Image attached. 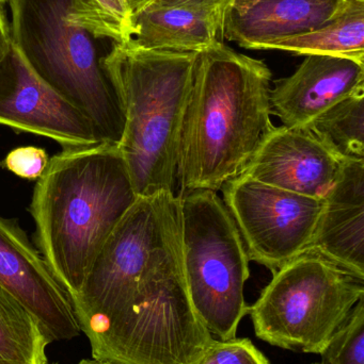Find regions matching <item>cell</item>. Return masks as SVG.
Segmentation results:
<instances>
[{
  "mask_svg": "<svg viewBox=\"0 0 364 364\" xmlns=\"http://www.w3.org/2000/svg\"><path fill=\"white\" fill-rule=\"evenodd\" d=\"M344 6L345 0H258L244 10H227L224 38L266 50L274 43L320 29Z\"/></svg>",
  "mask_w": 364,
  "mask_h": 364,
  "instance_id": "14",
  "label": "cell"
},
{
  "mask_svg": "<svg viewBox=\"0 0 364 364\" xmlns=\"http://www.w3.org/2000/svg\"><path fill=\"white\" fill-rule=\"evenodd\" d=\"M321 355L322 364H364V299L355 306Z\"/></svg>",
  "mask_w": 364,
  "mask_h": 364,
  "instance_id": "19",
  "label": "cell"
},
{
  "mask_svg": "<svg viewBox=\"0 0 364 364\" xmlns=\"http://www.w3.org/2000/svg\"><path fill=\"white\" fill-rule=\"evenodd\" d=\"M198 53L115 43L104 60L125 111L120 151L137 196L177 194V155Z\"/></svg>",
  "mask_w": 364,
  "mask_h": 364,
  "instance_id": "5",
  "label": "cell"
},
{
  "mask_svg": "<svg viewBox=\"0 0 364 364\" xmlns=\"http://www.w3.org/2000/svg\"><path fill=\"white\" fill-rule=\"evenodd\" d=\"M226 6L147 8L132 15L130 42L152 50L200 53L224 38Z\"/></svg>",
  "mask_w": 364,
  "mask_h": 364,
  "instance_id": "15",
  "label": "cell"
},
{
  "mask_svg": "<svg viewBox=\"0 0 364 364\" xmlns=\"http://www.w3.org/2000/svg\"><path fill=\"white\" fill-rule=\"evenodd\" d=\"M199 364H271L249 339L215 340Z\"/></svg>",
  "mask_w": 364,
  "mask_h": 364,
  "instance_id": "20",
  "label": "cell"
},
{
  "mask_svg": "<svg viewBox=\"0 0 364 364\" xmlns=\"http://www.w3.org/2000/svg\"><path fill=\"white\" fill-rule=\"evenodd\" d=\"M273 275L248 314L256 337L284 350L322 354L364 297V280L310 252Z\"/></svg>",
  "mask_w": 364,
  "mask_h": 364,
  "instance_id": "7",
  "label": "cell"
},
{
  "mask_svg": "<svg viewBox=\"0 0 364 364\" xmlns=\"http://www.w3.org/2000/svg\"><path fill=\"white\" fill-rule=\"evenodd\" d=\"M364 93V63L326 55H306L296 72L269 92L271 113L288 128H307L318 115Z\"/></svg>",
  "mask_w": 364,
  "mask_h": 364,
  "instance_id": "12",
  "label": "cell"
},
{
  "mask_svg": "<svg viewBox=\"0 0 364 364\" xmlns=\"http://www.w3.org/2000/svg\"><path fill=\"white\" fill-rule=\"evenodd\" d=\"M48 156L44 149L34 146L19 147L8 154L4 166L21 178L38 179L48 164Z\"/></svg>",
  "mask_w": 364,
  "mask_h": 364,
  "instance_id": "22",
  "label": "cell"
},
{
  "mask_svg": "<svg viewBox=\"0 0 364 364\" xmlns=\"http://www.w3.org/2000/svg\"><path fill=\"white\" fill-rule=\"evenodd\" d=\"M0 289L30 312L51 343L80 335L70 295L25 231L1 215Z\"/></svg>",
  "mask_w": 364,
  "mask_h": 364,
  "instance_id": "10",
  "label": "cell"
},
{
  "mask_svg": "<svg viewBox=\"0 0 364 364\" xmlns=\"http://www.w3.org/2000/svg\"><path fill=\"white\" fill-rule=\"evenodd\" d=\"M266 50L335 55L364 63V0H345L343 10L320 29L274 43Z\"/></svg>",
  "mask_w": 364,
  "mask_h": 364,
  "instance_id": "16",
  "label": "cell"
},
{
  "mask_svg": "<svg viewBox=\"0 0 364 364\" xmlns=\"http://www.w3.org/2000/svg\"><path fill=\"white\" fill-rule=\"evenodd\" d=\"M12 45L10 28L6 23L4 15L0 11V61L4 59Z\"/></svg>",
  "mask_w": 364,
  "mask_h": 364,
  "instance_id": "24",
  "label": "cell"
},
{
  "mask_svg": "<svg viewBox=\"0 0 364 364\" xmlns=\"http://www.w3.org/2000/svg\"><path fill=\"white\" fill-rule=\"evenodd\" d=\"M307 128L341 159L364 160V93L338 102Z\"/></svg>",
  "mask_w": 364,
  "mask_h": 364,
  "instance_id": "18",
  "label": "cell"
},
{
  "mask_svg": "<svg viewBox=\"0 0 364 364\" xmlns=\"http://www.w3.org/2000/svg\"><path fill=\"white\" fill-rule=\"evenodd\" d=\"M137 199L117 145L63 149L49 160L30 212L41 254L72 301L103 244Z\"/></svg>",
  "mask_w": 364,
  "mask_h": 364,
  "instance_id": "3",
  "label": "cell"
},
{
  "mask_svg": "<svg viewBox=\"0 0 364 364\" xmlns=\"http://www.w3.org/2000/svg\"><path fill=\"white\" fill-rule=\"evenodd\" d=\"M220 190L250 260L274 273L309 248L324 198L274 188L244 175Z\"/></svg>",
  "mask_w": 364,
  "mask_h": 364,
  "instance_id": "8",
  "label": "cell"
},
{
  "mask_svg": "<svg viewBox=\"0 0 364 364\" xmlns=\"http://www.w3.org/2000/svg\"><path fill=\"white\" fill-rule=\"evenodd\" d=\"M264 61L217 42L197 53L177 155L180 193L217 192L241 174L271 123Z\"/></svg>",
  "mask_w": 364,
  "mask_h": 364,
  "instance_id": "2",
  "label": "cell"
},
{
  "mask_svg": "<svg viewBox=\"0 0 364 364\" xmlns=\"http://www.w3.org/2000/svg\"><path fill=\"white\" fill-rule=\"evenodd\" d=\"M344 161L308 128L273 126L241 175L274 188L324 198Z\"/></svg>",
  "mask_w": 364,
  "mask_h": 364,
  "instance_id": "11",
  "label": "cell"
},
{
  "mask_svg": "<svg viewBox=\"0 0 364 364\" xmlns=\"http://www.w3.org/2000/svg\"><path fill=\"white\" fill-rule=\"evenodd\" d=\"M312 364H320V363H312Z\"/></svg>",
  "mask_w": 364,
  "mask_h": 364,
  "instance_id": "28",
  "label": "cell"
},
{
  "mask_svg": "<svg viewBox=\"0 0 364 364\" xmlns=\"http://www.w3.org/2000/svg\"><path fill=\"white\" fill-rule=\"evenodd\" d=\"M177 197L182 269L190 303L212 337L234 339L249 308L245 244L217 192L196 190Z\"/></svg>",
  "mask_w": 364,
  "mask_h": 364,
  "instance_id": "6",
  "label": "cell"
},
{
  "mask_svg": "<svg viewBox=\"0 0 364 364\" xmlns=\"http://www.w3.org/2000/svg\"><path fill=\"white\" fill-rule=\"evenodd\" d=\"M306 252L364 280V160L344 161Z\"/></svg>",
  "mask_w": 364,
  "mask_h": 364,
  "instance_id": "13",
  "label": "cell"
},
{
  "mask_svg": "<svg viewBox=\"0 0 364 364\" xmlns=\"http://www.w3.org/2000/svg\"><path fill=\"white\" fill-rule=\"evenodd\" d=\"M6 1H9V0H0V4H4Z\"/></svg>",
  "mask_w": 364,
  "mask_h": 364,
  "instance_id": "27",
  "label": "cell"
},
{
  "mask_svg": "<svg viewBox=\"0 0 364 364\" xmlns=\"http://www.w3.org/2000/svg\"><path fill=\"white\" fill-rule=\"evenodd\" d=\"M49 343L30 312L0 289V364H48Z\"/></svg>",
  "mask_w": 364,
  "mask_h": 364,
  "instance_id": "17",
  "label": "cell"
},
{
  "mask_svg": "<svg viewBox=\"0 0 364 364\" xmlns=\"http://www.w3.org/2000/svg\"><path fill=\"white\" fill-rule=\"evenodd\" d=\"M256 1H258V0H232L228 9L237 11L244 10V9L248 8Z\"/></svg>",
  "mask_w": 364,
  "mask_h": 364,
  "instance_id": "25",
  "label": "cell"
},
{
  "mask_svg": "<svg viewBox=\"0 0 364 364\" xmlns=\"http://www.w3.org/2000/svg\"><path fill=\"white\" fill-rule=\"evenodd\" d=\"M92 357L117 364H199L213 337L182 269L179 197H138L72 301Z\"/></svg>",
  "mask_w": 364,
  "mask_h": 364,
  "instance_id": "1",
  "label": "cell"
},
{
  "mask_svg": "<svg viewBox=\"0 0 364 364\" xmlns=\"http://www.w3.org/2000/svg\"><path fill=\"white\" fill-rule=\"evenodd\" d=\"M134 13L147 8H172V6H230L232 0H126Z\"/></svg>",
  "mask_w": 364,
  "mask_h": 364,
  "instance_id": "23",
  "label": "cell"
},
{
  "mask_svg": "<svg viewBox=\"0 0 364 364\" xmlns=\"http://www.w3.org/2000/svg\"><path fill=\"white\" fill-rule=\"evenodd\" d=\"M77 364H117L108 360H98V359H83Z\"/></svg>",
  "mask_w": 364,
  "mask_h": 364,
  "instance_id": "26",
  "label": "cell"
},
{
  "mask_svg": "<svg viewBox=\"0 0 364 364\" xmlns=\"http://www.w3.org/2000/svg\"><path fill=\"white\" fill-rule=\"evenodd\" d=\"M11 38L30 68L120 146L125 111L104 65L113 40L90 0H9Z\"/></svg>",
  "mask_w": 364,
  "mask_h": 364,
  "instance_id": "4",
  "label": "cell"
},
{
  "mask_svg": "<svg viewBox=\"0 0 364 364\" xmlns=\"http://www.w3.org/2000/svg\"><path fill=\"white\" fill-rule=\"evenodd\" d=\"M49 364V363H48ZM53 364H56V363H53Z\"/></svg>",
  "mask_w": 364,
  "mask_h": 364,
  "instance_id": "29",
  "label": "cell"
},
{
  "mask_svg": "<svg viewBox=\"0 0 364 364\" xmlns=\"http://www.w3.org/2000/svg\"><path fill=\"white\" fill-rule=\"evenodd\" d=\"M115 43L128 42L132 36V11L126 0H90Z\"/></svg>",
  "mask_w": 364,
  "mask_h": 364,
  "instance_id": "21",
  "label": "cell"
},
{
  "mask_svg": "<svg viewBox=\"0 0 364 364\" xmlns=\"http://www.w3.org/2000/svg\"><path fill=\"white\" fill-rule=\"evenodd\" d=\"M0 125L46 136L63 149L106 143L95 124L44 82L13 42L0 61Z\"/></svg>",
  "mask_w": 364,
  "mask_h": 364,
  "instance_id": "9",
  "label": "cell"
}]
</instances>
